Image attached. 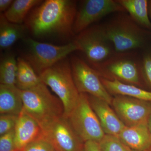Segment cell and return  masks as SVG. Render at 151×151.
<instances>
[{"label":"cell","instance_id":"cell-1","mask_svg":"<svg viewBox=\"0 0 151 151\" xmlns=\"http://www.w3.org/2000/svg\"><path fill=\"white\" fill-rule=\"evenodd\" d=\"M77 9L76 1L47 0L30 11L24 25L34 37L67 40L75 35Z\"/></svg>","mask_w":151,"mask_h":151},{"label":"cell","instance_id":"cell-2","mask_svg":"<svg viewBox=\"0 0 151 151\" xmlns=\"http://www.w3.org/2000/svg\"><path fill=\"white\" fill-rule=\"evenodd\" d=\"M102 26L116 52L136 51L145 45L147 31L129 15L119 13Z\"/></svg>","mask_w":151,"mask_h":151},{"label":"cell","instance_id":"cell-3","mask_svg":"<svg viewBox=\"0 0 151 151\" xmlns=\"http://www.w3.org/2000/svg\"><path fill=\"white\" fill-rule=\"evenodd\" d=\"M22 96L23 111L41 127L64 115L62 102L42 82L31 89L22 91Z\"/></svg>","mask_w":151,"mask_h":151},{"label":"cell","instance_id":"cell-4","mask_svg":"<svg viewBox=\"0 0 151 151\" xmlns=\"http://www.w3.org/2000/svg\"><path fill=\"white\" fill-rule=\"evenodd\" d=\"M102 78L143 88L142 60L137 51L116 52L105 62L92 67Z\"/></svg>","mask_w":151,"mask_h":151},{"label":"cell","instance_id":"cell-5","mask_svg":"<svg viewBox=\"0 0 151 151\" xmlns=\"http://www.w3.org/2000/svg\"><path fill=\"white\" fill-rule=\"evenodd\" d=\"M39 76L42 82L49 86L62 102L63 116L67 118L75 107L80 95L73 80L70 60L67 57L62 60Z\"/></svg>","mask_w":151,"mask_h":151},{"label":"cell","instance_id":"cell-6","mask_svg":"<svg viewBox=\"0 0 151 151\" xmlns=\"http://www.w3.org/2000/svg\"><path fill=\"white\" fill-rule=\"evenodd\" d=\"M22 41L24 50L22 57L29 63L39 76L73 52L79 51L73 40L60 45L40 42L31 38H24Z\"/></svg>","mask_w":151,"mask_h":151},{"label":"cell","instance_id":"cell-7","mask_svg":"<svg viewBox=\"0 0 151 151\" xmlns=\"http://www.w3.org/2000/svg\"><path fill=\"white\" fill-rule=\"evenodd\" d=\"M66 118L84 142L99 143L105 134L86 94L80 93L75 107Z\"/></svg>","mask_w":151,"mask_h":151},{"label":"cell","instance_id":"cell-8","mask_svg":"<svg viewBox=\"0 0 151 151\" xmlns=\"http://www.w3.org/2000/svg\"><path fill=\"white\" fill-rule=\"evenodd\" d=\"M73 40L92 67L105 62L116 52L100 25L92 26L84 30Z\"/></svg>","mask_w":151,"mask_h":151},{"label":"cell","instance_id":"cell-9","mask_svg":"<svg viewBox=\"0 0 151 151\" xmlns=\"http://www.w3.org/2000/svg\"><path fill=\"white\" fill-rule=\"evenodd\" d=\"M70 63L73 80L79 93L100 98L111 105L113 97L97 71L78 56L71 57Z\"/></svg>","mask_w":151,"mask_h":151},{"label":"cell","instance_id":"cell-10","mask_svg":"<svg viewBox=\"0 0 151 151\" xmlns=\"http://www.w3.org/2000/svg\"><path fill=\"white\" fill-rule=\"evenodd\" d=\"M41 127L44 137L56 151H82L84 142L64 116Z\"/></svg>","mask_w":151,"mask_h":151},{"label":"cell","instance_id":"cell-11","mask_svg":"<svg viewBox=\"0 0 151 151\" xmlns=\"http://www.w3.org/2000/svg\"><path fill=\"white\" fill-rule=\"evenodd\" d=\"M126 12L117 0H85L77 9L73 26L74 34L78 35L92 24L113 13Z\"/></svg>","mask_w":151,"mask_h":151},{"label":"cell","instance_id":"cell-12","mask_svg":"<svg viewBox=\"0 0 151 151\" xmlns=\"http://www.w3.org/2000/svg\"><path fill=\"white\" fill-rule=\"evenodd\" d=\"M111 105L127 127L147 124L151 113V103L127 96L115 95Z\"/></svg>","mask_w":151,"mask_h":151},{"label":"cell","instance_id":"cell-13","mask_svg":"<svg viewBox=\"0 0 151 151\" xmlns=\"http://www.w3.org/2000/svg\"><path fill=\"white\" fill-rule=\"evenodd\" d=\"M88 95L89 103L106 134L119 137L125 125L119 119L111 105L105 100Z\"/></svg>","mask_w":151,"mask_h":151},{"label":"cell","instance_id":"cell-14","mask_svg":"<svg viewBox=\"0 0 151 151\" xmlns=\"http://www.w3.org/2000/svg\"><path fill=\"white\" fill-rule=\"evenodd\" d=\"M15 142L18 151H22L30 143L43 136L40 125L22 111L18 116L14 128Z\"/></svg>","mask_w":151,"mask_h":151},{"label":"cell","instance_id":"cell-15","mask_svg":"<svg viewBox=\"0 0 151 151\" xmlns=\"http://www.w3.org/2000/svg\"><path fill=\"white\" fill-rule=\"evenodd\" d=\"M119 137L133 150L147 151L151 147V134L147 124L125 126Z\"/></svg>","mask_w":151,"mask_h":151},{"label":"cell","instance_id":"cell-16","mask_svg":"<svg viewBox=\"0 0 151 151\" xmlns=\"http://www.w3.org/2000/svg\"><path fill=\"white\" fill-rule=\"evenodd\" d=\"M23 108L22 90L16 86L0 84V114L19 116Z\"/></svg>","mask_w":151,"mask_h":151},{"label":"cell","instance_id":"cell-17","mask_svg":"<svg viewBox=\"0 0 151 151\" xmlns=\"http://www.w3.org/2000/svg\"><path fill=\"white\" fill-rule=\"evenodd\" d=\"M101 79L111 94L127 96L151 103L150 91L135 85L123 83L116 79L109 80L102 77Z\"/></svg>","mask_w":151,"mask_h":151},{"label":"cell","instance_id":"cell-18","mask_svg":"<svg viewBox=\"0 0 151 151\" xmlns=\"http://www.w3.org/2000/svg\"><path fill=\"white\" fill-rule=\"evenodd\" d=\"M27 29L24 25L17 24L9 21L4 14H0V47L8 49L19 40H23Z\"/></svg>","mask_w":151,"mask_h":151},{"label":"cell","instance_id":"cell-19","mask_svg":"<svg viewBox=\"0 0 151 151\" xmlns=\"http://www.w3.org/2000/svg\"><path fill=\"white\" fill-rule=\"evenodd\" d=\"M129 15L140 26L151 30V21L147 0H117Z\"/></svg>","mask_w":151,"mask_h":151},{"label":"cell","instance_id":"cell-20","mask_svg":"<svg viewBox=\"0 0 151 151\" xmlns=\"http://www.w3.org/2000/svg\"><path fill=\"white\" fill-rule=\"evenodd\" d=\"M17 70L16 86L22 91L28 90L42 82L32 65L22 57L17 58Z\"/></svg>","mask_w":151,"mask_h":151},{"label":"cell","instance_id":"cell-21","mask_svg":"<svg viewBox=\"0 0 151 151\" xmlns=\"http://www.w3.org/2000/svg\"><path fill=\"white\" fill-rule=\"evenodd\" d=\"M42 1L40 0H15L3 14L9 21L21 24L30 11Z\"/></svg>","mask_w":151,"mask_h":151},{"label":"cell","instance_id":"cell-22","mask_svg":"<svg viewBox=\"0 0 151 151\" xmlns=\"http://www.w3.org/2000/svg\"><path fill=\"white\" fill-rule=\"evenodd\" d=\"M17 60L12 53H7L1 58L0 63V84L16 86Z\"/></svg>","mask_w":151,"mask_h":151},{"label":"cell","instance_id":"cell-23","mask_svg":"<svg viewBox=\"0 0 151 151\" xmlns=\"http://www.w3.org/2000/svg\"><path fill=\"white\" fill-rule=\"evenodd\" d=\"M101 151H133L118 136L105 134L98 143Z\"/></svg>","mask_w":151,"mask_h":151},{"label":"cell","instance_id":"cell-24","mask_svg":"<svg viewBox=\"0 0 151 151\" xmlns=\"http://www.w3.org/2000/svg\"><path fill=\"white\" fill-rule=\"evenodd\" d=\"M17 115L1 114L0 116V136L14 129L17 120Z\"/></svg>","mask_w":151,"mask_h":151},{"label":"cell","instance_id":"cell-25","mask_svg":"<svg viewBox=\"0 0 151 151\" xmlns=\"http://www.w3.org/2000/svg\"><path fill=\"white\" fill-rule=\"evenodd\" d=\"M22 151H56L52 145L42 136L33 141L25 147Z\"/></svg>","mask_w":151,"mask_h":151},{"label":"cell","instance_id":"cell-26","mask_svg":"<svg viewBox=\"0 0 151 151\" xmlns=\"http://www.w3.org/2000/svg\"><path fill=\"white\" fill-rule=\"evenodd\" d=\"M141 60L145 83L151 89V52H146L143 54Z\"/></svg>","mask_w":151,"mask_h":151},{"label":"cell","instance_id":"cell-27","mask_svg":"<svg viewBox=\"0 0 151 151\" xmlns=\"http://www.w3.org/2000/svg\"><path fill=\"white\" fill-rule=\"evenodd\" d=\"M0 136V151H18L15 142L14 129Z\"/></svg>","mask_w":151,"mask_h":151},{"label":"cell","instance_id":"cell-28","mask_svg":"<svg viewBox=\"0 0 151 151\" xmlns=\"http://www.w3.org/2000/svg\"><path fill=\"white\" fill-rule=\"evenodd\" d=\"M82 151H101L98 143L89 141L84 142Z\"/></svg>","mask_w":151,"mask_h":151},{"label":"cell","instance_id":"cell-29","mask_svg":"<svg viewBox=\"0 0 151 151\" xmlns=\"http://www.w3.org/2000/svg\"><path fill=\"white\" fill-rule=\"evenodd\" d=\"M14 1L12 0H0V11L1 13H4L9 9Z\"/></svg>","mask_w":151,"mask_h":151},{"label":"cell","instance_id":"cell-30","mask_svg":"<svg viewBox=\"0 0 151 151\" xmlns=\"http://www.w3.org/2000/svg\"><path fill=\"white\" fill-rule=\"evenodd\" d=\"M147 125L149 130H150L151 134V113L150 117H149L148 120Z\"/></svg>","mask_w":151,"mask_h":151},{"label":"cell","instance_id":"cell-31","mask_svg":"<svg viewBox=\"0 0 151 151\" xmlns=\"http://www.w3.org/2000/svg\"><path fill=\"white\" fill-rule=\"evenodd\" d=\"M149 12L150 19L151 21V1H149Z\"/></svg>","mask_w":151,"mask_h":151},{"label":"cell","instance_id":"cell-32","mask_svg":"<svg viewBox=\"0 0 151 151\" xmlns=\"http://www.w3.org/2000/svg\"><path fill=\"white\" fill-rule=\"evenodd\" d=\"M147 151H151V147L150 148V149H149Z\"/></svg>","mask_w":151,"mask_h":151},{"label":"cell","instance_id":"cell-33","mask_svg":"<svg viewBox=\"0 0 151 151\" xmlns=\"http://www.w3.org/2000/svg\"><path fill=\"white\" fill-rule=\"evenodd\" d=\"M133 151H134V150H133Z\"/></svg>","mask_w":151,"mask_h":151}]
</instances>
